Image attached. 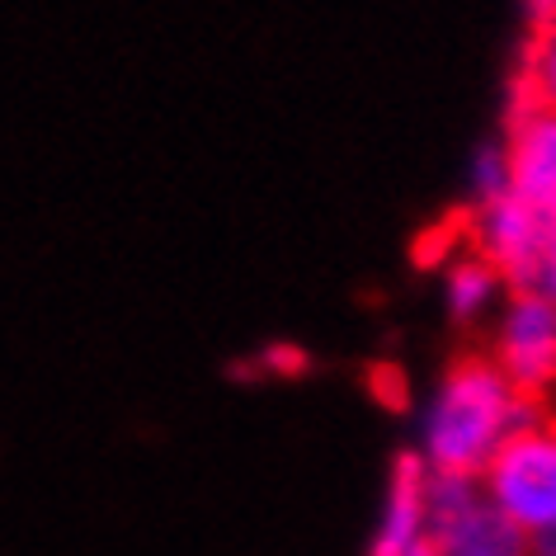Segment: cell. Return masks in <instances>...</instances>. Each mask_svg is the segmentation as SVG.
Instances as JSON below:
<instances>
[{
    "label": "cell",
    "mask_w": 556,
    "mask_h": 556,
    "mask_svg": "<svg viewBox=\"0 0 556 556\" xmlns=\"http://www.w3.org/2000/svg\"><path fill=\"white\" fill-rule=\"evenodd\" d=\"M538 406L514 387L485 350L457 354L425 406L420 457L429 477L481 481L491 457Z\"/></svg>",
    "instance_id": "cell-1"
},
{
    "label": "cell",
    "mask_w": 556,
    "mask_h": 556,
    "mask_svg": "<svg viewBox=\"0 0 556 556\" xmlns=\"http://www.w3.org/2000/svg\"><path fill=\"white\" fill-rule=\"evenodd\" d=\"M477 485L519 533L538 538L556 528V410L538 406L528 415L491 457Z\"/></svg>",
    "instance_id": "cell-2"
},
{
    "label": "cell",
    "mask_w": 556,
    "mask_h": 556,
    "mask_svg": "<svg viewBox=\"0 0 556 556\" xmlns=\"http://www.w3.org/2000/svg\"><path fill=\"white\" fill-rule=\"evenodd\" d=\"M467 245L495 264L509 293H538L556 302V217H542L509 193L467 213Z\"/></svg>",
    "instance_id": "cell-3"
},
{
    "label": "cell",
    "mask_w": 556,
    "mask_h": 556,
    "mask_svg": "<svg viewBox=\"0 0 556 556\" xmlns=\"http://www.w3.org/2000/svg\"><path fill=\"white\" fill-rule=\"evenodd\" d=\"M495 368L533 401L552 406L556 401V302L538 293H509L500 302L495 330H491Z\"/></svg>",
    "instance_id": "cell-4"
},
{
    "label": "cell",
    "mask_w": 556,
    "mask_h": 556,
    "mask_svg": "<svg viewBox=\"0 0 556 556\" xmlns=\"http://www.w3.org/2000/svg\"><path fill=\"white\" fill-rule=\"evenodd\" d=\"M429 542L434 556H533V542L519 533L477 481L429 477Z\"/></svg>",
    "instance_id": "cell-5"
},
{
    "label": "cell",
    "mask_w": 556,
    "mask_h": 556,
    "mask_svg": "<svg viewBox=\"0 0 556 556\" xmlns=\"http://www.w3.org/2000/svg\"><path fill=\"white\" fill-rule=\"evenodd\" d=\"M505 161V193L556 217V109H509V137L500 147Z\"/></svg>",
    "instance_id": "cell-6"
},
{
    "label": "cell",
    "mask_w": 556,
    "mask_h": 556,
    "mask_svg": "<svg viewBox=\"0 0 556 556\" xmlns=\"http://www.w3.org/2000/svg\"><path fill=\"white\" fill-rule=\"evenodd\" d=\"M425 538H429V467L420 453H401L392 463V481H387L382 519L368 556H406Z\"/></svg>",
    "instance_id": "cell-7"
},
{
    "label": "cell",
    "mask_w": 556,
    "mask_h": 556,
    "mask_svg": "<svg viewBox=\"0 0 556 556\" xmlns=\"http://www.w3.org/2000/svg\"><path fill=\"white\" fill-rule=\"evenodd\" d=\"M505 302V278L495 274V264L463 245L448 260V312L457 326H481L491 312Z\"/></svg>",
    "instance_id": "cell-8"
},
{
    "label": "cell",
    "mask_w": 556,
    "mask_h": 556,
    "mask_svg": "<svg viewBox=\"0 0 556 556\" xmlns=\"http://www.w3.org/2000/svg\"><path fill=\"white\" fill-rule=\"evenodd\" d=\"M556 109V20L533 24L523 43V62L509 90V109Z\"/></svg>",
    "instance_id": "cell-9"
},
{
    "label": "cell",
    "mask_w": 556,
    "mask_h": 556,
    "mask_svg": "<svg viewBox=\"0 0 556 556\" xmlns=\"http://www.w3.org/2000/svg\"><path fill=\"white\" fill-rule=\"evenodd\" d=\"M260 364H264V372H302L307 368V354L302 350H269Z\"/></svg>",
    "instance_id": "cell-10"
},
{
    "label": "cell",
    "mask_w": 556,
    "mask_h": 556,
    "mask_svg": "<svg viewBox=\"0 0 556 556\" xmlns=\"http://www.w3.org/2000/svg\"><path fill=\"white\" fill-rule=\"evenodd\" d=\"M528 20H533V24H552L556 20V0H528Z\"/></svg>",
    "instance_id": "cell-11"
},
{
    "label": "cell",
    "mask_w": 556,
    "mask_h": 556,
    "mask_svg": "<svg viewBox=\"0 0 556 556\" xmlns=\"http://www.w3.org/2000/svg\"><path fill=\"white\" fill-rule=\"evenodd\" d=\"M528 542H533V556H556V528H547V533H538Z\"/></svg>",
    "instance_id": "cell-12"
},
{
    "label": "cell",
    "mask_w": 556,
    "mask_h": 556,
    "mask_svg": "<svg viewBox=\"0 0 556 556\" xmlns=\"http://www.w3.org/2000/svg\"><path fill=\"white\" fill-rule=\"evenodd\" d=\"M406 556H434V542H429V538H425V542H420V547H410Z\"/></svg>",
    "instance_id": "cell-13"
}]
</instances>
